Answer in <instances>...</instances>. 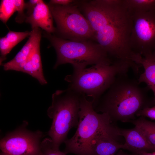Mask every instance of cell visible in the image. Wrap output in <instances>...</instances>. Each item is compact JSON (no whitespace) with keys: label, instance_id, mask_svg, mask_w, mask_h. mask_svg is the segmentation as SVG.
Masks as SVG:
<instances>
[{"label":"cell","instance_id":"6da1fadb","mask_svg":"<svg viewBox=\"0 0 155 155\" xmlns=\"http://www.w3.org/2000/svg\"><path fill=\"white\" fill-rule=\"evenodd\" d=\"M139 84L127 74H119L93 107L94 110L107 113L115 123L135 119L138 111L153 104Z\"/></svg>","mask_w":155,"mask_h":155},{"label":"cell","instance_id":"7a4b0ae2","mask_svg":"<svg viewBox=\"0 0 155 155\" xmlns=\"http://www.w3.org/2000/svg\"><path fill=\"white\" fill-rule=\"evenodd\" d=\"M82 94L76 131L67 139L65 152L77 155H93L91 143L97 136L108 134L121 135L120 129L106 113H98L94 110L91 100Z\"/></svg>","mask_w":155,"mask_h":155},{"label":"cell","instance_id":"3957f363","mask_svg":"<svg viewBox=\"0 0 155 155\" xmlns=\"http://www.w3.org/2000/svg\"><path fill=\"white\" fill-rule=\"evenodd\" d=\"M43 36L55 49L57 59L54 69L65 64H71L73 71L84 69L89 65L111 64L108 55L97 43L90 40H66L45 31Z\"/></svg>","mask_w":155,"mask_h":155},{"label":"cell","instance_id":"277c9868","mask_svg":"<svg viewBox=\"0 0 155 155\" xmlns=\"http://www.w3.org/2000/svg\"><path fill=\"white\" fill-rule=\"evenodd\" d=\"M82 94L69 88L57 90L52 94L51 104L47 110V115L52 120L48 134L55 149L59 150L67 140L70 130L78 126Z\"/></svg>","mask_w":155,"mask_h":155},{"label":"cell","instance_id":"5b68a950","mask_svg":"<svg viewBox=\"0 0 155 155\" xmlns=\"http://www.w3.org/2000/svg\"><path fill=\"white\" fill-rule=\"evenodd\" d=\"M129 70L118 63L98 64L78 71L66 76L69 88L92 98L93 106L108 89L117 76L127 74Z\"/></svg>","mask_w":155,"mask_h":155},{"label":"cell","instance_id":"8992f818","mask_svg":"<svg viewBox=\"0 0 155 155\" xmlns=\"http://www.w3.org/2000/svg\"><path fill=\"white\" fill-rule=\"evenodd\" d=\"M47 5L56 23L55 32L61 37L74 40L94 39L92 28L77 5Z\"/></svg>","mask_w":155,"mask_h":155},{"label":"cell","instance_id":"52a82bcc","mask_svg":"<svg viewBox=\"0 0 155 155\" xmlns=\"http://www.w3.org/2000/svg\"><path fill=\"white\" fill-rule=\"evenodd\" d=\"M129 12L132 21L131 50L142 56L152 54L155 48V10Z\"/></svg>","mask_w":155,"mask_h":155},{"label":"cell","instance_id":"ba28073f","mask_svg":"<svg viewBox=\"0 0 155 155\" xmlns=\"http://www.w3.org/2000/svg\"><path fill=\"white\" fill-rule=\"evenodd\" d=\"M27 122L8 133L0 140L2 152L11 155H44L40 140L44 135L40 130L28 129Z\"/></svg>","mask_w":155,"mask_h":155},{"label":"cell","instance_id":"9c48e42d","mask_svg":"<svg viewBox=\"0 0 155 155\" xmlns=\"http://www.w3.org/2000/svg\"><path fill=\"white\" fill-rule=\"evenodd\" d=\"M124 0H95L82 1L78 6L94 34L117 19L126 9Z\"/></svg>","mask_w":155,"mask_h":155},{"label":"cell","instance_id":"30bf717a","mask_svg":"<svg viewBox=\"0 0 155 155\" xmlns=\"http://www.w3.org/2000/svg\"><path fill=\"white\" fill-rule=\"evenodd\" d=\"M41 36L40 28H32L28 40L21 50L13 59L2 65L4 70L19 71L35 48L40 44Z\"/></svg>","mask_w":155,"mask_h":155},{"label":"cell","instance_id":"8fae6325","mask_svg":"<svg viewBox=\"0 0 155 155\" xmlns=\"http://www.w3.org/2000/svg\"><path fill=\"white\" fill-rule=\"evenodd\" d=\"M120 133L124 138L125 149L133 153L140 151H155L141 131L136 126L129 129H120Z\"/></svg>","mask_w":155,"mask_h":155},{"label":"cell","instance_id":"7c38bea8","mask_svg":"<svg viewBox=\"0 0 155 155\" xmlns=\"http://www.w3.org/2000/svg\"><path fill=\"white\" fill-rule=\"evenodd\" d=\"M53 18L48 5L40 0L32 13L26 17L25 21L31 25L32 29L40 28L45 31L52 34L56 31L53 25Z\"/></svg>","mask_w":155,"mask_h":155},{"label":"cell","instance_id":"4fadbf2b","mask_svg":"<svg viewBox=\"0 0 155 155\" xmlns=\"http://www.w3.org/2000/svg\"><path fill=\"white\" fill-rule=\"evenodd\" d=\"M122 137L108 134L97 136L92 141L91 148L93 155H115L120 149H125Z\"/></svg>","mask_w":155,"mask_h":155},{"label":"cell","instance_id":"5bb4252c","mask_svg":"<svg viewBox=\"0 0 155 155\" xmlns=\"http://www.w3.org/2000/svg\"><path fill=\"white\" fill-rule=\"evenodd\" d=\"M133 62L144 69V71L137 80L139 84H146L149 89L155 87V58L151 55L142 56L135 54L133 58Z\"/></svg>","mask_w":155,"mask_h":155},{"label":"cell","instance_id":"9a60e30c","mask_svg":"<svg viewBox=\"0 0 155 155\" xmlns=\"http://www.w3.org/2000/svg\"><path fill=\"white\" fill-rule=\"evenodd\" d=\"M19 71L27 73L36 79L41 85L47 84L43 75L40 51V44L33 51Z\"/></svg>","mask_w":155,"mask_h":155},{"label":"cell","instance_id":"2e32d148","mask_svg":"<svg viewBox=\"0 0 155 155\" xmlns=\"http://www.w3.org/2000/svg\"><path fill=\"white\" fill-rule=\"evenodd\" d=\"M138 128L142 132L150 144L155 148V122L140 117L129 121Z\"/></svg>","mask_w":155,"mask_h":155},{"label":"cell","instance_id":"e0dca14e","mask_svg":"<svg viewBox=\"0 0 155 155\" xmlns=\"http://www.w3.org/2000/svg\"><path fill=\"white\" fill-rule=\"evenodd\" d=\"M124 3L129 11L155 10V0H124Z\"/></svg>","mask_w":155,"mask_h":155},{"label":"cell","instance_id":"ac0fdd59","mask_svg":"<svg viewBox=\"0 0 155 155\" xmlns=\"http://www.w3.org/2000/svg\"><path fill=\"white\" fill-rule=\"evenodd\" d=\"M17 11L13 0H2L0 6V19L6 24L11 16Z\"/></svg>","mask_w":155,"mask_h":155},{"label":"cell","instance_id":"d6986e66","mask_svg":"<svg viewBox=\"0 0 155 155\" xmlns=\"http://www.w3.org/2000/svg\"><path fill=\"white\" fill-rule=\"evenodd\" d=\"M41 147L44 155H66L64 152H61L53 147L52 141L50 138L44 139L41 143Z\"/></svg>","mask_w":155,"mask_h":155},{"label":"cell","instance_id":"ffe728a7","mask_svg":"<svg viewBox=\"0 0 155 155\" xmlns=\"http://www.w3.org/2000/svg\"><path fill=\"white\" fill-rule=\"evenodd\" d=\"M30 34V31L18 32L9 30L5 36L14 47L26 38L29 37Z\"/></svg>","mask_w":155,"mask_h":155},{"label":"cell","instance_id":"44dd1931","mask_svg":"<svg viewBox=\"0 0 155 155\" xmlns=\"http://www.w3.org/2000/svg\"><path fill=\"white\" fill-rule=\"evenodd\" d=\"M14 47L5 36L0 38V51L1 53L0 64L6 59V56Z\"/></svg>","mask_w":155,"mask_h":155},{"label":"cell","instance_id":"7402d4cb","mask_svg":"<svg viewBox=\"0 0 155 155\" xmlns=\"http://www.w3.org/2000/svg\"><path fill=\"white\" fill-rule=\"evenodd\" d=\"M14 3L18 13L16 18V21L21 23L25 21L26 15L24 14L25 3L23 0H13Z\"/></svg>","mask_w":155,"mask_h":155},{"label":"cell","instance_id":"603a6c76","mask_svg":"<svg viewBox=\"0 0 155 155\" xmlns=\"http://www.w3.org/2000/svg\"><path fill=\"white\" fill-rule=\"evenodd\" d=\"M136 116L147 117L152 120H155V104L140 110L136 113Z\"/></svg>","mask_w":155,"mask_h":155},{"label":"cell","instance_id":"cb8c5ba5","mask_svg":"<svg viewBox=\"0 0 155 155\" xmlns=\"http://www.w3.org/2000/svg\"><path fill=\"white\" fill-rule=\"evenodd\" d=\"M40 1V0H30L25 3V9L27 10V16H30L32 13L35 8Z\"/></svg>","mask_w":155,"mask_h":155},{"label":"cell","instance_id":"d4e9b609","mask_svg":"<svg viewBox=\"0 0 155 155\" xmlns=\"http://www.w3.org/2000/svg\"><path fill=\"white\" fill-rule=\"evenodd\" d=\"M75 1L72 0H51L49 4L60 5H67L72 4Z\"/></svg>","mask_w":155,"mask_h":155},{"label":"cell","instance_id":"484cf974","mask_svg":"<svg viewBox=\"0 0 155 155\" xmlns=\"http://www.w3.org/2000/svg\"><path fill=\"white\" fill-rule=\"evenodd\" d=\"M137 155H155V151L148 152L145 151H140L134 153Z\"/></svg>","mask_w":155,"mask_h":155},{"label":"cell","instance_id":"4316f807","mask_svg":"<svg viewBox=\"0 0 155 155\" xmlns=\"http://www.w3.org/2000/svg\"><path fill=\"white\" fill-rule=\"evenodd\" d=\"M115 155H130V154H126L125 153L123 152L122 151H121V150H120L119 151V152L117 153ZM133 155H137L134 154Z\"/></svg>","mask_w":155,"mask_h":155},{"label":"cell","instance_id":"83f0119b","mask_svg":"<svg viewBox=\"0 0 155 155\" xmlns=\"http://www.w3.org/2000/svg\"><path fill=\"white\" fill-rule=\"evenodd\" d=\"M150 89L153 92L154 95V98L153 100V102L154 105L155 104V87L150 88Z\"/></svg>","mask_w":155,"mask_h":155},{"label":"cell","instance_id":"f1b7e54d","mask_svg":"<svg viewBox=\"0 0 155 155\" xmlns=\"http://www.w3.org/2000/svg\"><path fill=\"white\" fill-rule=\"evenodd\" d=\"M151 55L153 57L155 58V48L153 50L152 53Z\"/></svg>","mask_w":155,"mask_h":155},{"label":"cell","instance_id":"f546056e","mask_svg":"<svg viewBox=\"0 0 155 155\" xmlns=\"http://www.w3.org/2000/svg\"><path fill=\"white\" fill-rule=\"evenodd\" d=\"M0 155H10L9 154H7L6 153H5L3 152H1L0 154Z\"/></svg>","mask_w":155,"mask_h":155}]
</instances>
